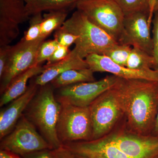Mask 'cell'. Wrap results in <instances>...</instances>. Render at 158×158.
<instances>
[{
    "mask_svg": "<svg viewBox=\"0 0 158 158\" xmlns=\"http://www.w3.org/2000/svg\"><path fill=\"white\" fill-rule=\"evenodd\" d=\"M157 11H158V0H156V2L154 10V12H157Z\"/></svg>",
    "mask_w": 158,
    "mask_h": 158,
    "instance_id": "obj_34",
    "label": "cell"
},
{
    "mask_svg": "<svg viewBox=\"0 0 158 158\" xmlns=\"http://www.w3.org/2000/svg\"><path fill=\"white\" fill-rule=\"evenodd\" d=\"M68 14L66 11H52L43 15L40 38L45 40L53 32L60 28L67 19Z\"/></svg>",
    "mask_w": 158,
    "mask_h": 158,
    "instance_id": "obj_20",
    "label": "cell"
},
{
    "mask_svg": "<svg viewBox=\"0 0 158 158\" xmlns=\"http://www.w3.org/2000/svg\"><path fill=\"white\" fill-rule=\"evenodd\" d=\"M30 18L24 0H0V46L16 39L19 25Z\"/></svg>",
    "mask_w": 158,
    "mask_h": 158,
    "instance_id": "obj_12",
    "label": "cell"
},
{
    "mask_svg": "<svg viewBox=\"0 0 158 158\" xmlns=\"http://www.w3.org/2000/svg\"><path fill=\"white\" fill-rule=\"evenodd\" d=\"M132 47L117 44L108 50L103 55L121 66H126Z\"/></svg>",
    "mask_w": 158,
    "mask_h": 158,
    "instance_id": "obj_22",
    "label": "cell"
},
{
    "mask_svg": "<svg viewBox=\"0 0 158 158\" xmlns=\"http://www.w3.org/2000/svg\"><path fill=\"white\" fill-rule=\"evenodd\" d=\"M51 150L46 149L39 151L29 154L23 156L24 158H53L52 156Z\"/></svg>",
    "mask_w": 158,
    "mask_h": 158,
    "instance_id": "obj_31",
    "label": "cell"
},
{
    "mask_svg": "<svg viewBox=\"0 0 158 158\" xmlns=\"http://www.w3.org/2000/svg\"><path fill=\"white\" fill-rule=\"evenodd\" d=\"M76 9L120 44L125 13L114 0H83Z\"/></svg>",
    "mask_w": 158,
    "mask_h": 158,
    "instance_id": "obj_4",
    "label": "cell"
},
{
    "mask_svg": "<svg viewBox=\"0 0 158 158\" xmlns=\"http://www.w3.org/2000/svg\"><path fill=\"white\" fill-rule=\"evenodd\" d=\"M24 1H25V2L26 4H27V3L29 2H30L31 0H24Z\"/></svg>",
    "mask_w": 158,
    "mask_h": 158,
    "instance_id": "obj_35",
    "label": "cell"
},
{
    "mask_svg": "<svg viewBox=\"0 0 158 158\" xmlns=\"http://www.w3.org/2000/svg\"><path fill=\"white\" fill-rule=\"evenodd\" d=\"M126 66L135 70L154 69V59L152 56L144 51L132 47Z\"/></svg>",
    "mask_w": 158,
    "mask_h": 158,
    "instance_id": "obj_21",
    "label": "cell"
},
{
    "mask_svg": "<svg viewBox=\"0 0 158 158\" xmlns=\"http://www.w3.org/2000/svg\"><path fill=\"white\" fill-rule=\"evenodd\" d=\"M152 19L146 11L125 14L123 34L119 44L137 47L152 56V36L150 24Z\"/></svg>",
    "mask_w": 158,
    "mask_h": 158,
    "instance_id": "obj_11",
    "label": "cell"
},
{
    "mask_svg": "<svg viewBox=\"0 0 158 158\" xmlns=\"http://www.w3.org/2000/svg\"><path fill=\"white\" fill-rule=\"evenodd\" d=\"M121 7L125 14L138 11L149 12V0H114ZM152 19V18H151Z\"/></svg>",
    "mask_w": 158,
    "mask_h": 158,
    "instance_id": "obj_24",
    "label": "cell"
},
{
    "mask_svg": "<svg viewBox=\"0 0 158 158\" xmlns=\"http://www.w3.org/2000/svg\"><path fill=\"white\" fill-rule=\"evenodd\" d=\"M77 37L76 35L59 29L56 31L54 35V39L56 40L59 45L68 48L74 44Z\"/></svg>",
    "mask_w": 158,
    "mask_h": 158,
    "instance_id": "obj_27",
    "label": "cell"
},
{
    "mask_svg": "<svg viewBox=\"0 0 158 158\" xmlns=\"http://www.w3.org/2000/svg\"><path fill=\"white\" fill-rule=\"evenodd\" d=\"M51 152L53 158H78L62 145L59 148L51 150Z\"/></svg>",
    "mask_w": 158,
    "mask_h": 158,
    "instance_id": "obj_30",
    "label": "cell"
},
{
    "mask_svg": "<svg viewBox=\"0 0 158 158\" xmlns=\"http://www.w3.org/2000/svg\"><path fill=\"white\" fill-rule=\"evenodd\" d=\"M40 86L31 82L21 96L9 103L0 113V139L9 134L23 116L26 108L37 93Z\"/></svg>",
    "mask_w": 158,
    "mask_h": 158,
    "instance_id": "obj_15",
    "label": "cell"
},
{
    "mask_svg": "<svg viewBox=\"0 0 158 158\" xmlns=\"http://www.w3.org/2000/svg\"><path fill=\"white\" fill-rule=\"evenodd\" d=\"M70 52L69 48L59 45L58 48L55 51L53 55L47 61V63L45 65H52L54 63L62 61L69 55Z\"/></svg>",
    "mask_w": 158,
    "mask_h": 158,
    "instance_id": "obj_28",
    "label": "cell"
},
{
    "mask_svg": "<svg viewBox=\"0 0 158 158\" xmlns=\"http://www.w3.org/2000/svg\"><path fill=\"white\" fill-rule=\"evenodd\" d=\"M113 87L102 94L89 106L93 126V140L110 134L124 116Z\"/></svg>",
    "mask_w": 158,
    "mask_h": 158,
    "instance_id": "obj_6",
    "label": "cell"
},
{
    "mask_svg": "<svg viewBox=\"0 0 158 158\" xmlns=\"http://www.w3.org/2000/svg\"><path fill=\"white\" fill-rule=\"evenodd\" d=\"M83 0H31L26 4V9L30 17L33 15L52 11L69 12L76 8L78 3Z\"/></svg>",
    "mask_w": 158,
    "mask_h": 158,
    "instance_id": "obj_18",
    "label": "cell"
},
{
    "mask_svg": "<svg viewBox=\"0 0 158 158\" xmlns=\"http://www.w3.org/2000/svg\"><path fill=\"white\" fill-rule=\"evenodd\" d=\"M94 72L90 68L71 69L59 75L50 84L55 89H59L69 85L95 81Z\"/></svg>",
    "mask_w": 158,
    "mask_h": 158,
    "instance_id": "obj_19",
    "label": "cell"
},
{
    "mask_svg": "<svg viewBox=\"0 0 158 158\" xmlns=\"http://www.w3.org/2000/svg\"><path fill=\"white\" fill-rule=\"evenodd\" d=\"M78 158H131L106 137L62 145Z\"/></svg>",
    "mask_w": 158,
    "mask_h": 158,
    "instance_id": "obj_14",
    "label": "cell"
},
{
    "mask_svg": "<svg viewBox=\"0 0 158 158\" xmlns=\"http://www.w3.org/2000/svg\"><path fill=\"white\" fill-rule=\"evenodd\" d=\"M59 29L77 36L73 50L82 59L92 54L103 55L118 44L77 10Z\"/></svg>",
    "mask_w": 158,
    "mask_h": 158,
    "instance_id": "obj_3",
    "label": "cell"
},
{
    "mask_svg": "<svg viewBox=\"0 0 158 158\" xmlns=\"http://www.w3.org/2000/svg\"><path fill=\"white\" fill-rule=\"evenodd\" d=\"M152 56L154 59V69L158 70V11L154 12L152 20Z\"/></svg>",
    "mask_w": 158,
    "mask_h": 158,
    "instance_id": "obj_26",
    "label": "cell"
},
{
    "mask_svg": "<svg viewBox=\"0 0 158 158\" xmlns=\"http://www.w3.org/2000/svg\"><path fill=\"white\" fill-rule=\"evenodd\" d=\"M44 41L45 39L40 38L31 42L21 39L16 44L11 46L6 69L2 76L0 78L1 94L15 77L37 65L36 59L38 50Z\"/></svg>",
    "mask_w": 158,
    "mask_h": 158,
    "instance_id": "obj_9",
    "label": "cell"
},
{
    "mask_svg": "<svg viewBox=\"0 0 158 158\" xmlns=\"http://www.w3.org/2000/svg\"><path fill=\"white\" fill-rule=\"evenodd\" d=\"M131 158H154L158 155V137L138 135L124 129L105 136Z\"/></svg>",
    "mask_w": 158,
    "mask_h": 158,
    "instance_id": "obj_10",
    "label": "cell"
},
{
    "mask_svg": "<svg viewBox=\"0 0 158 158\" xmlns=\"http://www.w3.org/2000/svg\"><path fill=\"white\" fill-rule=\"evenodd\" d=\"M61 105L56 132L61 144L93 140V126L89 106Z\"/></svg>",
    "mask_w": 158,
    "mask_h": 158,
    "instance_id": "obj_5",
    "label": "cell"
},
{
    "mask_svg": "<svg viewBox=\"0 0 158 158\" xmlns=\"http://www.w3.org/2000/svg\"><path fill=\"white\" fill-rule=\"evenodd\" d=\"M43 19L42 13L31 15L30 18V25L22 39L28 42L35 41L40 38L41 24Z\"/></svg>",
    "mask_w": 158,
    "mask_h": 158,
    "instance_id": "obj_23",
    "label": "cell"
},
{
    "mask_svg": "<svg viewBox=\"0 0 158 158\" xmlns=\"http://www.w3.org/2000/svg\"><path fill=\"white\" fill-rule=\"evenodd\" d=\"M11 47L10 45L0 46V78L2 76L6 69Z\"/></svg>",
    "mask_w": 158,
    "mask_h": 158,
    "instance_id": "obj_29",
    "label": "cell"
},
{
    "mask_svg": "<svg viewBox=\"0 0 158 158\" xmlns=\"http://www.w3.org/2000/svg\"><path fill=\"white\" fill-rule=\"evenodd\" d=\"M89 68L85 59H82L73 50L65 59L52 65H44L42 73L34 77V82L38 86L48 84L59 75L71 69Z\"/></svg>",
    "mask_w": 158,
    "mask_h": 158,
    "instance_id": "obj_16",
    "label": "cell"
},
{
    "mask_svg": "<svg viewBox=\"0 0 158 158\" xmlns=\"http://www.w3.org/2000/svg\"><path fill=\"white\" fill-rule=\"evenodd\" d=\"M0 149L9 151L23 157L52 148L23 114L11 132L1 139Z\"/></svg>",
    "mask_w": 158,
    "mask_h": 158,
    "instance_id": "obj_7",
    "label": "cell"
},
{
    "mask_svg": "<svg viewBox=\"0 0 158 158\" xmlns=\"http://www.w3.org/2000/svg\"><path fill=\"white\" fill-rule=\"evenodd\" d=\"M0 158H24L21 156L6 150L0 149Z\"/></svg>",
    "mask_w": 158,
    "mask_h": 158,
    "instance_id": "obj_32",
    "label": "cell"
},
{
    "mask_svg": "<svg viewBox=\"0 0 158 158\" xmlns=\"http://www.w3.org/2000/svg\"><path fill=\"white\" fill-rule=\"evenodd\" d=\"M154 158H158V155H157V156H156Z\"/></svg>",
    "mask_w": 158,
    "mask_h": 158,
    "instance_id": "obj_36",
    "label": "cell"
},
{
    "mask_svg": "<svg viewBox=\"0 0 158 158\" xmlns=\"http://www.w3.org/2000/svg\"><path fill=\"white\" fill-rule=\"evenodd\" d=\"M113 87L126 119V129L151 135L158 110V82L119 77Z\"/></svg>",
    "mask_w": 158,
    "mask_h": 158,
    "instance_id": "obj_1",
    "label": "cell"
},
{
    "mask_svg": "<svg viewBox=\"0 0 158 158\" xmlns=\"http://www.w3.org/2000/svg\"><path fill=\"white\" fill-rule=\"evenodd\" d=\"M151 135L158 137V110L156 116L155 120L153 127Z\"/></svg>",
    "mask_w": 158,
    "mask_h": 158,
    "instance_id": "obj_33",
    "label": "cell"
},
{
    "mask_svg": "<svg viewBox=\"0 0 158 158\" xmlns=\"http://www.w3.org/2000/svg\"><path fill=\"white\" fill-rule=\"evenodd\" d=\"M59 45L56 40L55 39L44 41L40 45L37 53L36 59L37 65H41L43 62L47 61Z\"/></svg>",
    "mask_w": 158,
    "mask_h": 158,
    "instance_id": "obj_25",
    "label": "cell"
},
{
    "mask_svg": "<svg viewBox=\"0 0 158 158\" xmlns=\"http://www.w3.org/2000/svg\"><path fill=\"white\" fill-rule=\"evenodd\" d=\"M89 68L94 72H107L125 79H144L158 82V70H135L116 64L104 55H89L85 58Z\"/></svg>",
    "mask_w": 158,
    "mask_h": 158,
    "instance_id": "obj_13",
    "label": "cell"
},
{
    "mask_svg": "<svg viewBox=\"0 0 158 158\" xmlns=\"http://www.w3.org/2000/svg\"><path fill=\"white\" fill-rule=\"evenodd\" d=\"M54 89L50 83L40 87L23 113L52 149L62 146L56 132L61 105L56 98Z\"/></svg>",
    "mask_w": 158,
    "mask_h": 158,
    "instance_id": "obj_2",
    "label": "cell"
},
{
    "mask_svg": "<svg viewBox=\"0 0 158 158\" xmlns=\"http://www.w3.org/2000/svg\"><path fill=\"white\" fill-rule=\"evenodd\" d=\"M43 70L44 66L35 65L15 77L1 94L0 106L8 104L21 96L27 89L28 86L27 85L29 80L41 73Z\"/></svg>",
    "mask_w": 158,
    "mask_h": 158,
    "instance_id": "obj_17",
    "label": "cell"
},
{
    "mask_svg": "<svg viewBox=\"0 0 158 158\" xmlns=\"http://www.w3.org/2000/svg\"><path fill=\"white\" fill-rule=\"evenodd\" d=\"M118 78L112 75L99 81L69 85L57 89L55 96L60 104L89 106L102 94L116 85Z\"/></svg>",
    "mask_w": 158,
    "mask_h": 158,
    "instance_id": "obj_8",
    "label": "cell"
}]
</instances>
